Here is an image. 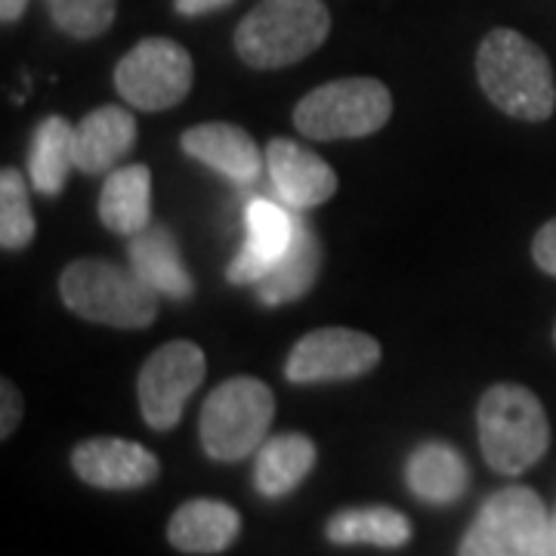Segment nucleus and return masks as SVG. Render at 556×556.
Here are the masks:
<instances>
[{
    "instance_id": "a211bd4d",
    "label": "nucleus",
    "mask_w": 556,
    "mask_h": 556,
    "mask_svg": "<svg viewBox=\"0 0 556 556\" xmlns=\"http://www.w3.org/2000/svg\"><path fill=\"white\" fill-rule=\"evenodd\" d=\"M405 485L408 492L433 507H448L467 495L470 467L464 455L448 442H424L405 460Z\"/></svg>"
},
{
    "instance_id": "4468645a",
    "label": "nucleus",
    "mask_w": 556,
    "mask_h": 556,
    "mask_svg": "<svg viewBox=\"0 0 556 556\" xmlns=\"http://www.w3.org/2000/svg\"><path fill=\"white\" fill-rule=\"evenodd\" d=\"M179 146L189 159L201 161L214 174L226 177L229 182H239V186L257 182L260 170L266 164V155H260L254 137L239 124H223V121L195 124V127L182 130Z\"/></svg>"
},
{
    "instance_id": "2eb2a0df",
    "label": "nucleus",
    "mask_w": 556,
    "mask_h": 556,
    "mask_svg": "<svg viewBox=\"0 0 556 556\" xmlns=\"http://www.w3.org/2000/svg\"><path fill=\"white\" fill-rule=\"evenodd\" d=\"M137 118L121 105H100L75 127V167L100 177L112 174L118 161L137 146Z\"/></svg>"
},
{
    "instance_id": "4be33fe9",
    "label": "nucleus",
    "mask_w": 556,
    "mask_h": 556,
    "mask_svg": "<svg viewBox=\"0 0 556 556\" xmlns=\"http://www.w3.org/2000/svg\"><path fill=\"white\" fill-rule=\"evenodd\" d=\"M72 167H75V127L62 115H50L35 127L28 179L40 195L53 199L65 189Z\"/></svg>"
},
{
    "instance_id": "7ed1b4c3",
    "label": "nucleus",
    "mask_w": 556,
    "mask_h": 556,
    "mask_svg": "<svg viewBox=\"0 0 556 556\" xmlns=\"http://www.w3.org/2000/svg\"><path fill=\"white\" fill-rule=\"evenodd\" d=\"M328 31L325 0H260L236 28V53L244 65L273 72L316 53Z\"/></svg>"
},
{
    "instance_id": "5701e85b",
    "label": "nucleus",
    "mask_w": 556,
    "mask_h": 556,
    "mask_svg": "<svg viewBox=\"0 0 556 556\" xmlns=\"http://www.w3.org/2000/svg\"><path fill=\"white\" fill-rule=\"evenodd\" d=\"M325 535L331 544H375V547L399 551L412 541L415 529L405 514L371 504V507H346L334 514L325 526Z\"/></svg>"
},
{
    "instance_id": "ddd939ff",
    "label": "nucleus",
    "mask_w": 556,
    "mask_h": 556,
    "mask_svg": "<svg viewBox=\"0 0 556 556\" xmlns=\"http://www.w3.org/2000/svg\"><path fill=\"white\" fill-rule=\"evenodd\" d=\"M266 170L276 186L278 199L294 211H313L338 192V174L318 159L313 149L294 139H273L266 146Z\"/></svg>"
},
{
    "instance_id": "20e7f679",
    "label": "nucleus",
    "mask_w": 556,
    "mask_h": 556,
    "mask_svg": "<svg viewBox=\"0 0 556 556\" xmlns=\"http://www.w3.org/2000/svg\"><path fill=\"white\" fill-rule=\"evenodd\" d=\"M60 294L75 316L109 328L137 331L159 316V294L134 269L100 257L68 263L60 276Z\"/></svg>"
},
{
    "instance_id": "39448f33",
    "label": "nucleus",
    "mask_w": 556,
    "mask_h": 556,
    "mask_svg": "<svg viewBox=\"0 0 556 556\" xmlns=\"http://www.w3.org/2000/svg\"><path fill=\"white\" fill-rule=\"evenodd\" d=\"M276 417V396L257 378H229L211 390L201 408V445L204 455L232 464L257 455Z\"/></svg>"
},
{
    "instance_id": "393cba45",
    "label": "nucleus",
    "mask_w": 556,
    "mask_h": 556,
    "mask_svg": "<svg viewBox=\"0 0 556 556\" xmlns=\"http://www.w3.org/2000/svg\"><path fill=\"white\" fill-rule=\"evenodd\" d=\"M47 7L62 31L78 40L100 38L118 13V0H47Z\"/></svg>"
},
{
    "instance_id": "423d86ee",
    "label": "nucleus",
    "mask_w": 556,
    "mask_h": 556,
    "mask_svg": "<svg viewBox=\"0 0 556 556\" xmlns=\"http://www.w3.org/2000/svg\"><path fill=\"white\" fill-rule=\"evenodd\" d=\"M393 115V97L378 78H340L309 90L294 109V127L303 137L331 139L371 137Z\"/></svg>"
},
{
    "instance_id": "f03ea898",
    "label": "nucleus",
    "mask_w": 556,
    "mask_h": 556,
    "mask_svg": "<svg viewBox=\"0 0 556 556\" xmlns=\"http://www.w3.org/2000/svg\"><path fill=\"white\" fill-rule=\"evenodd\" d=\"M479 448L501 477H522L551 448V420L541 399L519 383L489 387L477 408Z\"/></svg>"
},
{
    "instance_id": "0eeeda50",
    "label": "nucleus",
    "mask_w": 556,
    "mask_h": 556,
    "mask_svg": "<svg viewBox=\"0 0 556 556\" xmlns=\"http://www.w3.org/2000/svg\"><path fill=\"white\" fill-rule=\"evenodd\" d=\"M551 514L538 492L507 485L479 507L457 556H547Z\"/></svg>"
},
{
    "instance_id": "f8f14e48",
    "label": "nucleus",
    "mask_w": 556,
    "mask_h": 556,
    "mask_svg": "<svg viewBox=\"0 0 556 556\" xmlns=\"http://www.w3.org/2000/svg\"><path fill=\"white\" fill-rule=\"evenodd\" d=\"M294 223H298L294 207L288 211V207H281L269 199L248 201V207H244V229L248 232H244L241 251L226 269V281L229 285H257L260 278H266V273L291 248Z\"/></svg>"
},
{
    "instance_id": "412c9836",
    "label": "nucleus",
    "mask_w": 556,
    "mask_h": 556,
    "mask_svg": "<svg viewBox=\"0 0 556 556\" xmlns=\"http://www.w3.org/2000/svg\"><path fill=\"white\" fill-rule=\"evenodd\" d=\"M316 442L303 433H281L260 445L254 464V485L263 497L291 495L316 467Z\"/></svg>"
},
{
    "instance_id": "dca6fc26",
    "label": "nucleus",
    "mask_w": 556,
    "mask_h": 556,
    "mask_svg": "<svg viewBox=\"0 0 556 556\" xmlns=\"http://www.w3.org/2000/svg\"><path fill=\"white\" fill-rule=\"evenodd\" d=\"M241 535V514L226 501L192 497L167 522V541L179 554L214 556L229 551Z\"/></svg>"
},
{
    "instance_id": "f257e3e1",
    "label": "nucleus",
    "mask_w": 556,
    "mask_h": 556,
    "mask_svg": "<svg viewBox=\"0 0 556 556\" xmlns=\"http://www.w3.org/2000/svg\"><path fill=\"white\" fill-rule=\"evenodd\" d=\"M482 93L517 121H547L556 109V80L547 53L514 28H492L477 50Z\"/></svg>"
},
{
    "instance_id": "6e6552de",
    "label": "nucleus",
    "mask_w": 556,
    "mask_h": 556,
    "mask_svg": "<svg viewBox=\"0 0 556 556\" xmlns=\"http://www.w3.org/2000/svg\"><path fill=\"white\" fill-rule=\"evenodd\" d=\"M195 65L186 47L170 38H146L121 56L115 87L139 112H164L189 97Z\"/></svg>"
},
{
    "instance_id": "6ab92c4d",
    "label": "nucleus",
    "mask_w": 556,
    "mask_h": 556,
    "mask_svg": "<svg viewBox=\"0 0 556 556\" xmlns=\"http://www.w3.org/2000/svg\"><path fill=\"white\" fill-rule=\"evenodd\" d=\"M318 269H321V244H318V236L313 232V226L306 219L300 217L294 223V241L291 248L285 251V257L278 260L276 266L266 273V278H260L257 285V298L260 303L266 306H281V303H294L303 294L313 291L316 285Z\"/></svg>"
},
{
    "instance_id": "a878e982",
    "label": "nucleus",
    "mask_w": 556,
    "mask_h": 556,
    "mask_svg": "<svg viewBox=\"0 0 556 556\" xmlns=\"http://www.w3.org/2000/svg\"><path fill=\"white\" fill-rule=\"evenodd\" d=\"M22 393L10 383V380H0V439H10L16 433L22 420Z\"/></svg>"
},
{
    "instance_id": "1a4fd4ad",
    "label": "nucleus",
    "mask_w": 556,
    "mask_h": 556,
    "mask_svg": "<svg viewBox=\"0 0 556 556\" xmlns=\"http://www.w3.org/2000/svg\"><path fill=\"white\" fill-rule=\"evenodd\" d=\"M204 375H207V358L199 343L170 340L159 346L142 362L137 380L142 420L159 433L174 430L186 412V402L199 390Z\"/></svg>"
},
{
    "instance_id": "bb28decb",
    "label": "nucleus",
    "mask_w": 556,
    "mask_h": 556,
    "mask_svg": "<svg viewBox=\"0 0 556 556\" xmlns=\"http://www.w3.org/2000/svg\"><path fill=\"white\" fill-rule=\"evenodd\" d=\"M532 260H535V266L541 273L556 278V217L547 219L538 229V236L532 239Z\"/></svg>"
},
{
    "instance_id": "9b49d317",
    "label": "nucleus",
    "mask_w": 556,
    "mask_h": 556,
    "mask_svg": "<svg viewBox=\"0 0 556 556\" xmlns=\"http://www.w3.org/2000/svg\"><path fill=\"white\" fill-rule=\"evenodd\" d=\"M72 470L80 482L105 492L146 489L161 477L159 457L146 445L118 437L84 439L72 452Z\"/></svg>"
},
{
    "instance_id": "f3484780",
    "label": "nucleus",
    "mask_w": 556,
    "mask_h": 556,
    "mask_svg": "<svg viewBox=\"0 0 556 556\" xmlns=\"http://www.w3.org/2000/svg\"><path fill=\"white\" fill-rule=\"evenodd\" d=\"M127 260H130V269L159 298L189 300L195 294L192 273L186 269L177 239L167 226H146L142 232L130 236Z\"/></svg>"
},
{
    "instance_id": "cd10ccee",
    "label": "nucleus",
    "mask_w": 556,
    "mask_h": 556,
    "mask_svg": "<svg viewBox=\"0 0 556 556\" xmlns=\"http://www.w3.org/2000/svg\"><path fill=\"white\" fill-rule=\"evenodd\" d=\"M232 0H174L179 16H204V13H214L229 7Z\"/></svg>"
},
{
    "instance_id": "c85d7f7f",
    "label": "nucleus",
    "mask_w": 556,
    "mask_h": 556,
    "mask_svg": "<svg viewBox=\"0 0 556 556\" xmlns=\"http://www.w3.org/2000/svg\"><path fill=\"white\" fill-rule=\"evenodd\" d=\"M25 7H28V0H0V20L13 25L25 13Z\"/></svg>"
},
{
    "instance_id": "c756f323",
    "label": "nucleus",
    "mask_w": 556,
    "mask_h": 556,
    "mask_svg": "<svg viewBox=\"0 0 556 556\" xmlns=\"http://www.w3.org/2000/svg\"><path fill=\"white\" fill-rule=\"evenodd\" d=\"M547 556H556V510L551 517V535H547Z\"/></svg>"
},
{
    "instance_id": "7c9ffc66",
    "label": "nucleus",
    "mask_w": 556,
    "mask_h": 556,
    "mask_svg": "<svg viewBox=\"0 0 556 556\" xmlns=\"http://www.w3.org/2000/svg\"><path fill=\"white\" fill-rule=\"evenodd\" d=\"M554 340H556V328H554Z\"/></svg>"
},
{
    "instance_id": "b1692460",
    "label": "nucleus",
    "mask_w": 556,
    "mask_h": 556,
    "mask_svg": "<svg viewBox=\"0 0 556 556\" xmlns=\"http://www.w3.org/2000/svg\"><path fill=\"white\" fill-rule=\"evenodd\" d=\"M35 214L28 199V182L16 167H3L0 174V248L22 251L35 239Z\"/></svg>"
},
{
    "instance_id": "aec40b11",
    "label": "nucleus",
    "mask_w": 556,
    "mask_h": 556,
    "mask_svg": "<svg viewBox=\"0 0 556 556\" xmlns=\"http://www.w3.org/2000/svg\"><path fill=\"white\" fill-rule=\"evenodd\" d=\"M100 219L115 236H137L152 226V170L146 164L115 167L102 182Z\"/></svg>"
},
{
    "instance_id": "9d476101",
    "label": "nucleus",
    "mask_w": 556,
    "mask_h": 556,
    "mask_svg": "<svg viewBox=\"0 0 556 556\" xmlns=\"http://www.w3.org/2000/svg\"><path fill=\"white\" fill-rule=\"evenodd\" d=\"M380 343L353 328H316L298 340L285 362L291 383H334L356 380L378 368Z\"/></svg>"
}]
</instances>
